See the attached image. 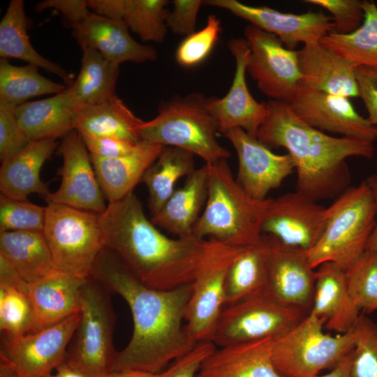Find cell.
I'll return each mask as SVG.
<instances>
[{
  "label": "cell",
  "mask_w": 377,
  "mask_h": 377,
  "mask_svg": "<svg viewBox=\"0 0 377 377\" xmlns=\"http://www.w3.org/2000/svg\"><path fill=\"white\" fill-rule=\"evenodd\" d=\"M46 208L43 232L55 269L75 277H91L96 260L105 247L99 214L54 203Z\"/></svg>",
  "instance_id": "obj_8"
},
{
  "label": "cell",
  "mask_w": 377,
  "mask_h": 377,
  "mask_svg": "<svg viewBox=\"0 0 377 377\" xmlns=\"http://www.w3.org/2000/svg\"><path fill=\"white\" fill-rule=\"evenodd\" d=\"M57 147L54 140L30 141L22 149L4 160L0 169L1 195L15 200H27L38 194L45 200L50 195L40 171Z\"/></svg>",
  "instance_id": "obj_26"
},
{
  "label": "cell",
  "mask_w": 377,
  "mask_h": 377,
  "mask_svg": "<svg viewBox=\"0 0 377 377\" xmlns=\"http://www.w3.org/2000/svg\"><path fill=\"white\" fill-rule=\"evenodd\" d=\"M16 107L0 103V158L7 159L30 140L20 126L15 113Z\"/></svg>",
  "instance_id": "obj_45"
},
{
  "label": "cell",
  "mask_w": 377,
  "mask_h": 377,
  "mask_svg": "<svg viewBox=\"0 0 377 377\" xmlns=\"http://www.w3.org/2000/svg\"><path fill=\"white\" fill-rule=\"evenodd\" d=\"M353 330L352 377H377V323L360 314Z\"/></svg>",
  "instance_id": "obj_41"
},
{
  "label": "cell",
  "mask_w": 377,
  "mask_h": 377,
  "mask_svg": "<svg viewBox=\"0 0 377 377\" xmlns=\"http://www.w3.org/2000/svg\"><path fill=\"white\" fill-rule=\"evenodd\" d=\"M80 311L46 329L21 334H1L0 356L19 377H45L64 362Z\"/></svg>",
  "instance_id": "obj_13"
},
{
  "label": "cell",
  "mask_w": 377,
  "mask_h": 377,
  "mask_svg": "<svg viewBox=\"0 0 377 377\" xmlns=\"http://www.w3.org/2000/svg\"><path fill=\"white\" fill-rule=\"evenodd\" d=\"M274 338L216 347L196 377H282L272 362Z\"/></svg>",
  "instance_id": "obj_23"
},
{
  "label": "cell",
  "mask_w": 377,
  "mask_h": 377,
  "mask_svg": "<svg viewBox=\"0 0 377 377\" xmlns=\"http://www.w3.org/2000/svg\"><path fill=\"white\" fill-rule=\"evenodd\" d=\"M207 165L208 195L193 237L237 248L252 246L263 235L269 198L250 196L234 178L227 159Z\"/></svg>",
  "instance_id": "obj_4"
},
{
  "label": "cell",
  "mask_w": 377,
  "mask_h": 377,
  "mask_svg": "<svg viewBox=\"0 0 377 377\" xmlns=\"http://www.w3.org/2000/svg\"><path fill=\"white\" fill-rule=\"evenodd\" d=\"M304 2L320 7L332 14L334 23L332 32L348 34L355 31L364 19L363 1L305 0Z\"/></svg>",
  "instance_id": "obj_44"
},
{
  "label": "cell",
  "mask_w": 377,
  "mask_h": 377,
  "mask_svg": "<svg viewBox=\"0 0 377 377\" xmlns=\"http://www.w3.org/2000/svg\"><path fill=\"white\" fill-rule=\"evenodd\" d=\"M234 147L238 158L236 180L252 198L264 200L268 193L279 187L295 170L292 157L277 154L240 128L223 133Z\"/></svg>",
  "instance_id": "obj_18"
},
{
  "label": "cell",
  "mask_w": 377,
  "mask_h": 377,
  "mask_svg": "<svg viewBox=\"0 0 377 377\" xmlns=\"http://www.w3.org/2000/svg\"><path fill=\"white\" fill-rule=\"evenodd\" d=\"M376 165H377V162H376Z\"/></svg>",
  "instance_id": "obj_57"
},
{
  "label": "cell",
  "mask_w": 377,
  "mask_h": 377,
  "mask_svg": "<svg viewBox=\"0 0 377 377\" xmlns=\"http://www.w3.org/2000/svg\"><path fill=\"white\" fill-rule=\"evenodd\" d=\"M250 54L247 73L269 100L290 102L302 84L297 50L287 48L274 34L253 24L244 30Z\"/></svg>",
  "instance_id": "obj_12"
},
{
  "label": "cell",
  "mask_w": 377,
  "mask_h": 377,
  "mask_svg": "<svg viewBox=\"0 0 377 377\" xmlns=\"http://www.w3.org/2000/svg\"><path fill=\"white\" fill-rule=\"evenodd\" d=\"M143 120L136 117L118 96L104 103L84 106L77 112L74 129L96 137L141 142L138 128Z\"/></svg>",
  "instance_id": "obj_32"
},
{
  "label": "cell",
  "mask_w": 377,
  "mask_h": 377,
  "mask_svg": "<svg viewBox=\"0 0 377 377\" xmlns=\"http://www.w3.org/2000/svg\"><path fill=\"white\" fill-rule=\"evenodd\" d=\"M228 47L235 60V72L228 93L222 98H206V108L218 124L219 131L240 128L256 137L268 113L266 103L258 102L251 94L246 80L250 50L244 38H232Z\"/></svg>",
  "instance_id": "obj_19"
},
{
  "label": "cell",
  "mask_w": 377,
  "mask_h": 377,
  "mask_svg": "<svg viewBox=\"0 0 377 377\" xmlns=\"http://www.w3.org/2000/svg\"><path fill=\"white\" fill-rule=\"evenodd\" d=\"M28 285L13 266L0 256L1 334L29 333L33 322V309Z\"/></svg>",
  "instance_id": "obj_35"
},
{
  "label": "cell",
  "mask_w": 377,
  "mask_h": 377,
  "mask_svg": "<svg viewBox=\"0 0 377 377\" xmlns=\"http://www.w3.org/2000/svg\"><path fill=\"white\" fill-rule=\"evenodd\" d=\"M105 248L145 286L172 290L193 282L213 241L172 239L149 220L131 193L99 214Z\"/></svg>",
  "instance_id": "obj_2"
},
{
  "label": "cell",
  "mask_w": 377,
  "mask_h": 377,
  "mask_svg": "<svg viewBox=\"0 0 377 377\" xmlns=\"http://www.w3.org/2000/svg\"><path fill=\"white\" fill-rule=\"evenodd\" d=\"M36 66L12 65L0 59V103L17 107L31 98L63 92L65 85L43 76Z\"/></svg>",
  "instance_id": "obj_38"
},
{
  "label": "cell",
  "mask_w": 377,
  "mask_h": 377,
  "mask_svg": "<svg viewBox=\"0 0 377 377\" xmlns=\"http://www.w3.org/2000/svg\"><path fill=\"white\" fill-rule=\"evenodd\" d=\"M167 0H124L121 20L144 42L160 43L167 34Z\"/></svg>",
  "instance_id": "obj_39"
},
{
  "label": "cell",
  "mask_w": 377,
  "mask_h": 377,
  "mask_svg": "<svg viewBox=\"0 0 377 377\" xmlns=\"http://www.w3.org/2000/svg\"><path fill=\"white\" fill-rule=\"evenodd\" d=\"M59 377H89L81 371L73 368L63 362L55 369Z\"/></svg>",
  "instance_id": "obj_54"
},
{
  "label": "cell",
  "mask_w": 377,
  "mask_h": 377,
  "mask_svg": "<svg viewBox=\"0 0 377 377\" xmlns=\"http://www.w3.org/2000/svg\"><path fill=\"white\" fill-rule=\"evenodd\" d=\"M256 138L268 147H283L295 162L296 191L318 202L337 198L350 187L346 159L371 158L374 143L329 135L304 122L288 103L269 100Z\"/></svg>",
  "instance_id": "obj_3"
},
{
  "label": "cell",
  "mask_w": 377,
  "mask_h": 377,
  "mask_svg": "<svg viewBox=\"0 0 377 377\" xmlns=\"http://www.w3.org/2000/svg\"><path fill=\"white\" fill-rule=\"evenodd\" d=\"M355 75L360 91L368 113V120L377 126V68L356 66Z\"/></svg>",
  "instance_id": "obj_49"
},
{
  "label": "cell",
  "mask_w": 377,
  "mask_h": 377,
  "mask_svg": "<svg viewBox=\"0 0 377 377\" xmlns=\"http://www.w3.org/2000/svg\"><path fill=\"white\" fill-rule=\"evenodd\" d=\"M72 34L82 50L93 49L110 61L120 65L138 64L157 59V51L151 45L134 40L129 29L119 20L107 18L91 12L80 22L71 27Z\"/></svg>",
  "instance_id": "obj_21"
},
{
  "label": "cell",
  "mask_w": 377,
  "mask_h": 377,
  "mask_svg": "<svg viewBox=\"0 0 377 377\" xmlns=\"http://www.w3.org/2000/svg\"><path fill=\"white\" fill-rule=\"evenodd\" d=\"M202 4L228 10L268 33L276 36L290 50L300 43L320 41L334 31L331 16L321 11L295 14L267 6H252L237 0H206Z\"/></svg>",
  "instance_id": "obj_15"
},
{
  "label": "cell",
  "mask_w": 377,
  "mask_h": 377,
  "mask_svg": "<svg viewBox=\"0 0 377 377\" xmlns=\"http://www.w3.org/2000/svg\"><path fill=\"white\" fill-rule=\"evenodd\" d=\"M310 311L291 330L274 339L272 362L282 377H316L332 369L355 346L353 330L331 336Z\"/></svg>",
  "instance_id": "obj_9"
},
{
  "label": "cell",
  "mask_w": 377,
  "mask_h": 377,
  "mask_svg": "<svg viewBox=\"0 0 377 377\" xmlns=\"http://www.w3.org/2000/svg\"><path fill=\"white\" fill-rule=\"evenodd\" d=\"M91 277L121 295L133 317L131 338L117 352L112 371L159 374L198 343L182 323L192 293L191 283L168 290L149 288L105 247L96 260Z\"/></svg>",
  "instance_id": "obj_1"
},
{
  "label": "cell",
  "mask_w": 377,
  "mask_h": 377,
  "mask_svg": "<svg viewBox=\"0 0 377 377\" xmlns=\"http://www.w3.org/2000/svg\"><path fill=\"white\" fill-rule=\"evenodd\" d=\"M309 311L259 294L225 306L210 341L216 347H223L275 339L291 330Z\"/></svg>",
  "instance_id": "obj_10"
},
{
  "label": "cell",
  "mask_w": 377,
  "mask_h": 377,
  "mask_svg": "<svg viewBox=\"0 0 377 377\" xmlns=\"http://www.w3.org/2000/svg\"><path fill=\"white\" fill-rule=\"evenodd\" d=\"M245 248L212 244L192 283L185 327L196 341H210L225 306V283L229 266Z\"/></svg>",
  "instance_id": "obj_11"
},
{
  "label": "cell",
  "mask_w": 377,
  "mask_h": 377,
  "mask_svg": "<svg viewBox=\"0 0 377 377\" xmlns=\"http://www.w3.org/2000/svg\"><path fill=\"white\" fill-rule=\"evenodd\" d=\"M191 153L174 147H163L156 161L146 170L141 182L148 190V206L156 214L175 191L176 182L195 170Z\"/></svg>",
  "instance_id": "obj_34"
},
{
  "label": "cell",
  "mask_w": 377,
  "mask_h": 377,
  "mask_svg": "<svg viewBox=\"0 0 377 377\" xmlns=\"http://www.w3.org/2000/svg\"><path fill=\"white\" fill-rule=\"evenodd\" d=\"M297 191L269 198L262 233L292 248L310 251L323 235L328 208Z\"/></svg>",
  "instance_id": "obj_14"
},
{
  "label": "cell",
  "mask_w": 377,
  "mask_h": 377,
  "mask_svg": "<svg viewBox=\"0 0 377 377\" xmlns=\"http://www.w3.org/2000/svg\"><path fill=\"white\" fill-rule=\"evenodd\" d=\"M345 272L357 309L367 313L377 310V251L367 249Z\"/></svg>",
  "instance_id": "obj_40"
},
{
  "label": "cell",
  "mask_w": 377,
  "mask_h": 377,
  "mask_svg": "<svg viewBox=\"0 0 377 377\" xmlns=\"http://www.w3.org/2000/svg\"><path fill=\"white\" fill-rule=\"evenodd\" d=\"M221 31L220 20L215 15H209L205 27L185 37L178 45L175 52L177 64L191 68L202 63L211 53Z\"/></svg>",
  "instance_id": "obj_43"
},
{
  "label": "cell",
  "mask_w": 377,
  "mask_h": 377,
  "mask_svg": "<svg viewBox=\"0 0 377 377\" xmlns=\"http://www.w3.org/2000/svg\"><path fill=\"white\" fill-rule=\"evenodd\" d=\"M87 279L56 272L28 285L33 309L30 332L59 323L80 311V288Z\"/></svg>",
  "instance_id": "obj_25"
},
{
  "label": "cell",
  "mask_w": 377,
  "mask_h": 377,
  "mask_svg": "<svg viewBox=\"0 0 377 377\" xmlns=\"http://www.w3.org/2000/svg\"><path fill=\"white\" fill-rule=\"evenodd\" d=\"M119 73V65L110 61L95 50L84 49L78 76L69 87L81 108L98 105L117 96Z\"/></svg>",
  "instance_id": "obj_36"
},
{
  "label": "cell",
  "mask_w": 377,
  "mask_h": 377,
  "mask_svg": "<svg viewBox=\"0 0 377 377\" xmlns=\"http://www.w3.org/2000/svg\"><path fill=\"white\" fill-rule=\"evenodd\" d=\"M45 377H59L57 374H52V373L49 374Z\"/></svg>",
  "instance_id": "obj_56"
},
{
  "label": "cell",
  "mask_w": 377,
  "mask_h": 377,
  "mask_svg": "<svg viewBox=\"0 0 377 377\" xmlns=\"http://www.w3.org/2000/svg\"><path fill=\"white\" fill-rule=\"evenodd\" d=\"M101 377H159V375L138 370H124L111 371Z\"/></svg>",
  "instance_id": "obj_53"
},
{
  "label": "cell",
  "mask_w": 377,
  "mask_h": 377,
  "mask_svg": "<svg viewBox=\"0 0 377 377\" xmlns=\"http://www.w3.org/2000/svg\"><path fill=\"white\" fill-rule=\"evenodd\" d=\"M318 268L310 312L329 330L346 333L355 325L360 311L349 294L345 270L330 262Z\"/></svg>",
  "instance_id": "obj_24"
},
{
  "label": "cell",
  "mask_w": 377,
  "mask_h": 377,
  "mask_svg": "<svg viewBox=\"0 0 377 377\" xmlns=\"http://www.w3.org/2000/svg\"><path fill=\"white\" fill-rule=\"evenodd\" d=\"M46 207L0 195V231L43 232Z\"/></svg>",
  "instance_id": "obj_42"
},
{
  "label": "cell",
  "mask_w": 377,
  "mask_h": 377,
  "mask_svg": "<svg viewBox=\"0 0 377 377\" xmlns=\"http://www.w3.org/2000/svg\"><path fill=\"white\" fill-rule=\"evenodd\" d=\"M364 19L348 34L331 32L320 43L355 66L377 68V6L363 1Z\"/></svg>",
  "instance_id": "obj_37"
},
{
  "label": "cell",
  "mask_w": 377,
  "mask_h": 377,
  "mask_svg": "<svg viewBox=\"0 0 377 377\" xmlns=\"http://www.w3.org/2000/svg\"><path fill=\"white\" fill-rule=\"evenodd\" d=\"M0 377H19L14 367L4 357L0 356Z\"/></svg>",
  "instance_id": "obj_55"
},
{
  "label": "cell",
  "mask_w": 377,
  "mask_h": 377,
  "mask_svg": "<svg viewBox=\"0 0 377 377\" xmlns=\"http://www.w3.org/2000/svg\"><path fill=\"white\" fill-rule=\"evenodd\" d=\"M216 348L211 341L198 342L188 353L159 373V377H196L202 363Z\"/></svg>",
  "instance_id": "obj_46"
},
{
  "label": "cell",
  "mask_w": 377,
  "mask_h": 377,
  "mask_svg": "<svg viewBox=\"0 0 377 377\" xmlns=\"http://www.w3.org/2000/svg\"><path fill=\"white\" fill-rule=\"evenodd\" d=\"M269 237L271 251L264 294L283 304L310 311L316 271L310 263L308 251Z\"/></svg>",
  "instance_id": "obj_20"
},
{
  "label": "cell",
  "mask_w": 377,
  "mask_h": 377,
  "mask_svg": "<svg viewBox=\"0 0 377 377\" xmlns=\"http://www.w3.org/2000/svg\"><path fill=\"white\" fill-rule=\"evenodd\" d=\"M0 256L29 284L59 272L43 232L0 231Z\"/></svg>",
  "instance_id": "obj_30"
},
{
  "label": "cell",
  "mask_w": 377,
  "mask_h": 377,
  "mask_svg": "<svg viewBox=\"0 0 377 377\" xmlns=\"http://www.w3.org/2000/svg\"><path fill=\"white\" fill-rule=\"evenodd\" d=\"M80 105L68 86L61 93L36 101L26 102L15 109L18 122L30 141L64 138L74 129Z\"/></svg>",
  "instance_id": "obj_27"
},
{
  "label": "cell",
  "mask_w": 377,
  "mask_h": 377,
  "mask_svg": "<svg viewBox=\"0 0 377 377\" xmlns=\"http://www.w3.org/2000/svg\"><path fill=\"white\" fill-rule=\"evenodd\" d=\"M199 93L175 96L159 104L157 115L138 128L141 141L186 150L210 164L230 152L217 140L219 126Z\"/></svg>",
  "instance_id": "obj_5"
},
{
  "label": "cell",
  "mask_w": 377,
  "mask_h": 377,
  "mask_svg": "<svg viewBox=\"0 0 377 377\" xmlns=\"http://www.w3.org/2000/svg\"><path fill=\"white\" fill-rule=\"evenodd\" d=\"M302 86L347 98L360 97L356 66L320 41L304 44L297 50Z\"/></svg>",
  "instance_id": "obj_22"
},
{
  "label": "cell",
  "mask_w": 377,
  "mask_h": 377,
  "mask_svg": "<svg viewBox=\"0 0 377 377\" xmlns=\"http://www.w3.org/2000/svg\"><path fill=\"white\" fill-rule=\"evenodd\" d=\"M365 180L372 190L376 205V221L374 230L367 242V249L377 251V175H372Z\"/></svg>",
  "instance_id": "obj_52"
},
{
  "label": "cell",
  "mask_w": 377,
  "mask_h": 377,
  "mask_svg": "<svg viewBox=\"0 0 377 377\" xmlns=\"http://www.w3.org/2000/svg\"><path fill=\"white\" fill-rule=\"evenodd\" d=\"M28 21L22 0H12L0 22V57L14 58L43 68L61 77L68 86L73 75L40 55L33 47L27 34Z\"/></svg>",
  "instance_id": "obj_33"
},
{
  "label": "cell",
  "mask_w": 377,
  "mask_h": 377,
  "mask_svg": "<svg viewBox=\"0 0 377 377\" xmlns=\"http://www.w3.org/2000/svg\"><path fill=\"white\" fill-rule=\"evenodd\" d=\"M59 153L63 158L61 184L46 202L103 214L107 208L105 197L90 153L78 131L73 130L62 138Z\"/></svg>",
  "instance_id": "obj_16"
},
{
  "label": "cell",
  "mask_w": 377,
  "mask_h": 377,
  "mask_svg": "<svg viewBox=\"0 0 377 377\" xmlns=\"http://www.w3.org/2000/svg\"><path fill=\"white\" fill-rule=\"evenodd\" d=\"M110 292L92 277L80 288V318L64 362L89 377L111 372L117 354L112 339L115 313Z\"/></svg>",
  "instance_id": "obj_7"
},
{
  "label": "cell",
  "mask_w": 377,
  "mask_h": 377,
  "mask_svg": "<svg viewBox=\"0 0 377 377\" xmlns=\"http://www.w3.org/2000/svg\"><path fill=\"white\" fill-rule=\"evenodd\" d=\"M304 122L321 131L374 143L377 126L355 109L349 98L301 87L288 103Z\"/></svg>",
  "instance_id": "obj_17"
},
{
  "label": "cell",
  "mask_w": 377,
  "mask_h": 377,
  "mask_svg": "<svg viewBox=\"0 0 377 377\" xmlns=\"http://www.w3.org/2000/svg\"><path fill=\"white\" fill-rule=\"evenodd\" d=\"M173 9L169 11L165 24L175 34L188 36L195 32L196 19L202 1L174 0Z\"/></svg>",
  "instance_id": "obj_47"
},
{
  "label": "cell",
  "mask_w": 377,
  "mask_h": 377,
  "mask_svg": "<svg viewBox=\"0 0 377 377\" xmlns=\"http://www.w3.org/2000/svg\"><path fill=\"white\" fill-rule=\"evenodd\" d=\"M353 351V350H352ZM352 351L345 356L330 371L325 375L316 377H352Z\"/></svg>",
  "instance_id": "obj_51"
},
{
  "label": "cell",
  "mask_w": 377,
  "mask_h": 377,
  "mask_svg": "<svg viewBox=\"0 0 377 377\" xmlns=\"http://www.w3.org/2000/svg\"><path fill=\"white\" fill-rule=\"evenodd\" d=\"M270 251L269 237L263 234L258 242L245 248L235 258L226 274L225 306L264 293Z\"/></svg>",
  "instance_id": "obj_31"
},
{
  "label": "cell",
  "mask_w": 377,
  "mask_h": 377,
  "mask_svg": "<svg viewBox=\"0 0 377 377\" xmlns=\"http://www.w3.org/2000/svg\"><path fill=\"white\" fill-rule=\"evenodd\" d=\"M80 134L91 154L105 158H117L128 155L135 151L142 143V141L133 142L115 138Z\"/></svg>",
  "instance_id": "obj_48"
},
{
  "label": "cell",
  "mask_w": 377,
  "mask_h": 377,
  "mask_svg": "<svg viewBox=\"0 0 377 377\" xmlns=\"http://www.w3.org/2000/svg\"><path fill=\"white\" fill-rule=\"evenodd\" d=\"M164 146L142 142L133 153L117 158L91 154V160L105 198L117 202L133 193L146 170Z\"/></svg>",
  "instance_id": "obj_29"
},
{
  "label": "cell",
  "mask_w": 377,
  "mask_h": 377,
  "mask_svg": "<svg viewBox=\"0 0 377 377\" xmlns=\"http://www.w3.org/2000/svg\"><path fill=\"white\" fill-rule=\"evenodd\" d=\"M51 8L58 10L71 27L82 21L91 13L85 0H46L36 6L37 11Z\"/></svg>",
  "instance_id": "obj_50"
},
{
  "label": "cell",
  "mask_w": 377,
  "mask_h": 377,
  "mask_svg": "<svg viewBox=\"0 0 377 377\" xmlns=\"http://www.w3.org/2000/svg\"><path fill=\"white\" fill-rule=\"evenodd\" d=\"M327 208L324 232L308 251L309 261L314 269L330 262L346 270L367 250L376 221L375 198L364 180L350 186Z\"/></svg>",
  "instance_id": "obj_6"
},
{
  "label": "cell",
  "mask_w": 377,
  "mask_h": 377,
  "mask_svg": "<svg viewBox=\"0 0 377 377\" xmlns=\"http://www.w3.org/2000/svg\"><path fill=\"white\" fill-rule=\"evenodd\" d=\"M207 195L208 167L205 164L187 176L184 184L175 190L150 220L179 238L191 237Z\"/></svg>",
  "instance_id": "obj_28"
}]
</instances>
